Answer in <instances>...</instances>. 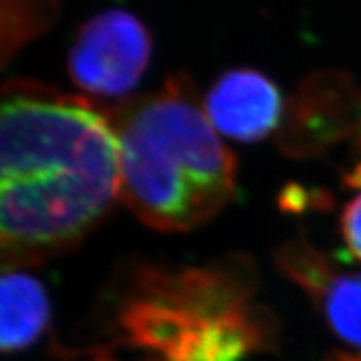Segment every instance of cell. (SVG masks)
Wrapping results in <instances>:
<instances>
[{"label":"cell","instance_id":"obj_7","mask_svg":"<svg viewBox=\"0 0 361 361\" xmlns=\"http://www.w3.org/2000/svg\"><path fill=\"white\" fill-rule=\"evenodd\" d=\"M341 234L348 251L361 263V192L356 194L343 209Z\"/></svg>","mask_w":361,"mask_h":361},{"label":"cell","instance_id":"obj_2","mask_svg":"<svg viewBox=\"0 0 361 361\" xmlns=\"http://www.w3.org/2000/svg\"><path fill=\"white\" fill-rule=\"evenodd\" d=\"M106 116L117 142L119 197L144 224L186 231L233 196L234 156L188 79H168Z\"/></svg>","mask_w":361,"mask_h":361},{"label":"cell","instance_id":"obj_6","mask_svg":"<svg viewBox=\"0 0 361 361\" xmlns=\"http://www.w3.org/2000/svg\"><path fill=\"white\" fill-rule=\"evenodd\" d=\"M12 8L8 12L4 8V32H2V54L6 59L13 49L19 47L25 39L37 34L54 19V4H22L7 2Z\"/></svg>","mask_w":361,"mask_h":361},{"label":"cell","instance_id":"obj_5","mask_svg":"<svg viewBox=\"0 0 361 361\" xmlns=\"http://www.w3.org/2000/svg\"><path fill=\"white\" fill-rule=\"evenodd\" d=\"M49 300L32 274L6 268L0 278V346L19 351L37 340L49 319Z\"/></svg>","mask_w":361,"mask_h":361},{"label":"cell","instance_id":"obj_1","mask_svg":"<svg viewBox=\"0 0 361 361\" xmlns=\"http://www.w3.org/2000/svg\"><path fill=\"white\" fill-rule=\"evenodd\" d=\"M119 197V157L106 112L85 97L11 80L0 102L4 266L78 243Z\"/></svg>","mask_w":361,"mask_h":361},{"label":"cell","instance_id":"obj_4","mask_svg":"<svg viewBox=\"0 0 361 361\" xmlns=\"http://www.w3.org/2000/svg\"><path fill=\"white\" fill-rule=\"evenodd\" d=\"M204 112L219 133L238 141H256L276 128L281 94L261 72L233 69L207 90Z\"/></svg>","mask_w":361,"mask_h":361},{"label":"cell","instance_id":"obj_3","mask_svg":"<svg viewBox=\"0 0 361 361\" xmlns=\"http://www.w3.org/2000/svg\"><path fill=\"white\" fill-rule=\"evenodd\" d=\"M151 39L137 17L107 11L80 27L69 54V74L75 85L94 96H123L146 69Z\"/></svg>","mask_w":361,"mask_h":361}]
</instances>
